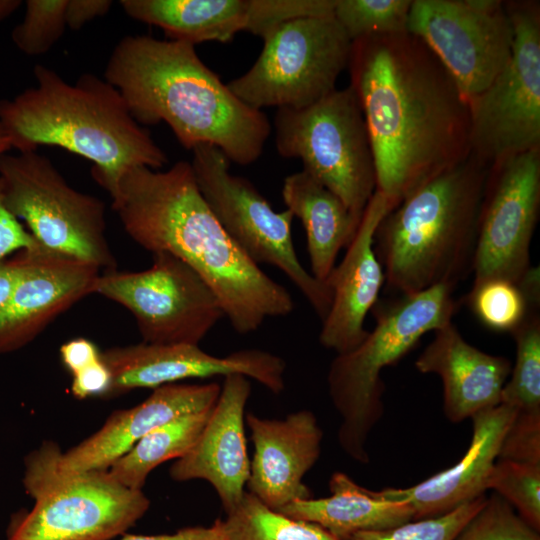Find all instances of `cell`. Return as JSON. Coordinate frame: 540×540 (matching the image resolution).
<instances>
[{"label": "cell", "mask_w": 540, "mask_h": 540, "mask_svg": "<svg viewBox=\"0 0 540 540\" xmlns=\"http://www.w3.org/2000/svg\"><path fill=\"white\" fill-rule=\"evenodd\" d=\"M347 68L372 145L376 190L394 207L470 156L468 102L420 38L356 39Z\"/></svg>", "instance_id": "6da1fadb"}, {"label": "cell", "mask_w": 540, "mask_h": 540, "mask_svg": "<svg viewBox=\"0 0 540 540\" xmlns=\"http://www.w3.org/2000/svg\"><path fill=\"white\" fill-rule=\"evenodd\" d=\"M125 232L150 251L169 253L209 285L239 334L294 310L288 290L232 240L200 193L190 162L166 171L132 167L110 193Z\"/></svg>", "instance_id": "7a4b0ae2"}, {"label": "cell", "mask_w": 540, "mask_h": 540, "mask_svg": "<svg viewBox=\"0 0 540 540\" xmlns=\"http://www.w3.org/2000/svg\"><path fill=\"white\" fill-rule=\"evenodd\" d=\"M104 79L124 98L140 125L165 122L188 150L219 148L246 166L262 154L271 132L262 112L237 98L183 41L128 35L114 47Z\"/></svg>", "instance_id": "3957f363"}, {"label": "cell", "mask_w": 540, "mask_h": 540, "mask_svg": "<svg viewBox=\"0 0 540 540\" xmlns=\"http://www.w3.org/2000/svg\"><path fill=\"white\" fill-rule=\"evenodd\" d=\"M36 86L0 100V124L18 152L56 146L92 162L91 174L109 194L132 167L168 163L149 131L132 116L121 93L105 79L82 74L74 83L36 65Z\"/></svg>", "instance_id": "277c9868"}, {"label": "cell", "mask_w": 540, "mask_h": 540, "mask_svg": "<svg viewBox=\"0 0 540 540\" xmlns=\"http://www.w3.org/2000/svg\"><path fill=\"white\" fill-rule=\"evenodd\" d=\"M489 166L470 156L405 196L378 225L374 250L387 289L456 287L472 272Z\"/></svg>", "instance_id": "5b68a950"}, {"label": "cell", "mask_w": 540, "mask_h": 540, "mask_svg": "<svg viewBox=\"0 0 540 540\" xmlns=\"http://www.w3.org/2000/svg\"><path fill=\"white\" fill-rule=\"evenodd\" d=\"M454 289L450 285H436L377 302L372 309L373 330L354 349L336 354L332 360L327 385L341 418L338 443L355 461L369 463L367 440L384 413L381 371L398 362L425 334L452 322L458 307Z\"/></svg>", "instance_id": "8992f818"}, {"label": "cell", "mask_w": 540, "mask_h": 540, "mask_svg": "<svg viewBox=\"0 0 540 540\" xmlns=\"http://www.w3.org/2000/svg\"><path fill=\"white\" fill-rule=\"evenodd\" d=\"M61 453L44 440L25 456L23 486L34 505L11 520L6 540H112L148 511L142 490L125 487L108 470H65Z\"/></svg>", "instance_id": "52a82bcc"}, {"label": "cell", "mask_w": 540, "mask_h": 540, "mask_svg": "<svg viewBox=\"0 0 540 540\" xmlns=\"http://www.w3.org/2000/svg\"><path fill=\"white\" fill-rule=\"evenodd\" d=\"M274 130L277 152L300 159L303 170L339 197L360 222L377 181L369 133L353 88L335 89L301 109L278 108Z\"/></svg>", "instance_id": "ba28073f"}, {"label": "cell", "mask_w": 540, "mask_h": 540, "mask_svg": "<svg viewBox=\"0 0 540 540\" xmlns=\"http://www.w3.org/2000/svg\"><path fill=\"white\" fill-rule=\"evenodd\" d=\"M7 209L43 246L110 271L116 259L106 237L105 204L71 187L37 151L0 155Z\"/></svg>", "instance_id": "9c48e42d"}, {"label": "cell", "mask_w": 540, "mask_h": 540, "mask_svg": "<svg viewBox=\"0 0 540 540\" xmlns=\"http://www.w3.org/2000/svg\"><path fill=\"white\" fill-rule=\"evenodd\" d=\"M192 152L198 189L227 234L257 265L281 270L323 320L332 291L301 264L292 239L293 214L276 212L247 179L231 174L230 160L216 146L201 144Z\"/></svg>", "instance_id": "30bf717a"}, {"label": "cell", "mask_w": 540, "mask_h": 540, "mask_svg": "<svg viewBox=\"0 0 540 540\" xmlns=\"http://www.w3.org/2000/svg\"><path fill=\"white\" fill-rule=\"evenodd\" d=\"M252 67L227 86L242 102L301 109L333 90L348 67L352 41L334 15L286 22L263 38Z\"/></svg>", "instance_id": "8fae6325"}, {"label": "cell", "mask_w": 540, "mask_h": 540, "mask_svg": "<svg viewBox=\"0 0 540 540\" xmlns=\"http://www.w3.org/2000/svg\"><path fill=\"white\" fill-rule=\"evenodd\" d=\"M514 42L505 68L469 99L471 155L487 166L540 150V5L505 1Z\"/></svg>", "instance_id": "7c38bea8"}, {"label": "cell", "mask_w": 540, "mask_h": 540, "mask_svg": "<svg viewBox=\"0 0 540 540\" xmlns=\"http://www.w3.org/2000/svg\"><path fill=\"white\" fill-rule=\"evenodd\" d=\"M152 255V265L145 270L100 274L94 294L125 307L143 342L199 345L225 317L218 298L181 259L166 252Z\"/></svg>", "instance_id": "4fadbf2b"}, {"label": "cell", "mask_w": 540, "mask_h": 540, "mask_svg": "<svg viewBox=\"0 0 540 540\" xmlns=\"http://www.w3.org/2000/svg\"><path fill=\"white\" fill-rule=\"evenodd\" d=\"M407 32L437 56L468 101L511 59L514 32L505 1L412 0Z\"/></svg>", "instance_id": "5bb4252c"}, {"label": "cell", "mask_w": 540, "mask_h": 540, "mask_svg": "<svg viewBox=\"0 0 540 540\" xmlns=\"http://www.w3.org/2000/svg\"><path fill=\"white\" fill-rule=\"evenodd\" d=\"M540 212V150L489 167L481 204L473 284L491 278L519 283L530 269Z\"/></svg>", "instance_id": "9a60e30c"}, {"label": "cell", "mask_w": 540, "mask_h": 540, "mask_svg": "<svg viewBox=\"0 0 540 540\" xmlns=\"http://www.w3.org/2000/svg\"><path fill=\"white\" fill-rule=\"evenodd\" d=\"M111 374L109 399L137 388L155 389L192 378L241 374L274 394L285 388L286 362L261 349H242L226 356L211 355L199 345L141 342L101 351Z\"/></svg>", "instance_id": "2e32d148"}, {"label": "cell", "mask_w": 540, "mask_h": 540, "mask_svg": "<svg viewBox=\"0 0 540 540\" xmlns=\"http://www.w3.org/2000/svg\"><path fill=\"white\" fill-rule=\"evenodd\" d=\"M18 278L0 309V355L31 343L55 318L94 294L100 268L41 244L16 252Z\"/></svg>", "instance_id": "e0dca14e"}, {"label": "cell", "mask_w": 540, "mask_h": 540, "mask_svg": "<svg viewBox=\"0 0 540 540\" xmlns=\"http://www.w3.org/2000/svg\"><path fill=\"white\" fill-rule=\"evenodd\" d=\"M251 393L249 378L224 377L219 397L192 448L169 469L174 481H207L228 512L245 494L250 460L245 437V408Z\"/></svg>", "instance_id": "ac0fdd59"}, {"label": "cell", "mask_w": 540, "mask_h": 540, "mask_svg": "<svg viewBox=\"0 0 540 540\" xmlns=\"http://www.w3.org/2000/svg\"><path fill=\"white\" fill-rule=\"evenodd\" d=\"M245 423L254 446L249 492L276 511L312 498L303 479L321 454L323 431L315 414L299 410L283 419H267L248 413Z\"/></svg>", "instance_id": "d6986e66"}, {"label": "cell", "mask_w": 540, "mask_h": 540, "mask_svg": "<svg viewBox=\"0 0 540 540\" xmlns=\"http://www.w3.org/2000/svg\"><path fill=\"white\" fill-rule=\"evenodd\" d=\"M393 208L386 196L378 190L374 192L343 260L326 279L332 302L322 320L319 342L336 354L351 351L369 332L364 328L365 318L385 285V275L374 250V235Z\"/></svg>", "instance_id": "ffe728a7"}, {"label": "cell", "mask_w": 540, "mask_h": 540, "mask_svg": "<svg viewBox=\"0 0 540 540\" xmlns=\"http://www.w3.org/2000/svg\"><path fill=\"white\" fill-rule=\"evenodd\" d=\"M220 391L221 385L216 382L157 387L140 404L114 411L99 430L62 452L59 464L69 471L108 470L154 428L183 415L212 409Z\"/></svg>", "instance_id": "44dd1931"}, {"label": "cell", "mask_w": 540, "mask_h": 540, "mask_svg": "<svg viewBox=\"0 0 540 540\" xmlns=\"http://www.w3.org/2000/svg\"><path fill=\"white\" fill-rule=\"evenodd\" d=\"M517 410L505 404L483 410L472 419V437L464 456L450 468L407 488H386L388 500L405 501L414 520L437 517L485 495L503 437Z\"/></svg>", "instance_id": "7402d4cb"}, {"label": "cell", "mask_w": 540, "mask_h": 540, "mask_svg": "<svg viewBox=\"0 0 540 540\" xmlns=\"http://www.w3.org/2000/svg\"><path fill=\"white\" fill-rule=\"evenodd\" d=\"M415 367L421 373L440 377L444 413L452 423L500 404L512 368L507 358L469 344L452 322L434 331L433 340L419 355Z\"/></svg>", "instance_id": "603a6c76"}, {"label": "cell", "mask_w": 540, "mask_h": 540, "mask_svg": "<svg viewBox=\"0 0 540 540\" xmlns=\"http://www.w3.org/2000/svg\"><path fill=\"white\" fill-rule=\"evenodd\" d=\"M331 495L296 500L279 510L284 515L314 523L338 540L364 531L386 530L414 520L405 501L388 500L368 490L347 474L335 472L329 481Z\"/></svg>", "instance_id": "cb8c5ba5"}, {"label": "cell", "mask_w": 540, "mask_h": 540, "mask_svg": "<svg viewBox=\"0 0 540 540\" xmlns=\"http://www.w3.org/2000/svg\"><path fill=\"white\" fill-rule=\"evenodd\" d=\"M282 198L305 229L311 274L326 282L340 250L350 244L360 222L339 197L303 169L284 179Z\"/></svg>", "instance_id": "d4e9b609"}, {"label": "cell", "mask_w": 540, "mask_h": 540, "mask_svg": "<svg viewBox=\"0 0 540 540\" xmlns=\"http://www.w3.org/2000/svg\"><path fill=\"white\" fill-rule=\"evenodd\" d=\"M131 18L163 30L170 40L192 45L230 42L245 31L249 0H122Z\"/></svg>", "instance_id": "484cf974"}, {"label": "cell", "mask_w": 540, "mask_h": 540, "mask_svg": "<svg viewBox=\"0 0 540 540\" xmlns=\"http://www.w3.org/2000/svg\"><path fill=\"white\" fill-rule=\"evenodd\" d=\"M211 410L183 415L154 428L117 459L108 472L125 487L142 490L153 469L181 458L192 448Z\"/></svg>", "instance_id": "4316f807"}, {"label": "cell", "mask_w": 540, "mask_h": 540, "mask_svg": "<svg viewBox=\"0 0 540 540\" xmlns=\"http://www.w3.org/2000/svg\"><path fill=\"white\" fill-rule=\"evenodd\" d=\"M224 540H338L322 527L290 518L250 492L221 520Z\"/></svg>", "instance_id": "83f0119b"}, {"label": "cell", "mask_w": 540, "mask_h": 540, "mask_svg": "<svg viewBox=\"0 0 540 540\" xmlns=\"http://www.w3.org/2000/svg\"><path fill=\"white\" fill-rule=\"evenodd\" d=\"M516 344L511 378L502 389L500 403L517 411H540V314L532 309L510 332Z\"/></svg>", "instance_id": "f1b7e54d"}, {"label": "cell", "mask_w": 540, "mask_h": 540, "mask_svg": "<svg viewBox=\"0 0 540 540\" xmlns=\"http://www.w3.org/2000/svg\"><path fill=\"white\" fill-rule=\"evenodd\" d=\"M468 304L477 318L488 328L512 332L534 308L518 283L491 278L473 284L467 296Z\"/></svg>", "instance_id": "f546056e"}, {"label": "cell", "mask_w": 540, "mask_h": 540, "mask_svg": "<svg viewBox=\"0 0 540 540\" xmlns=\"http://www.w3.org/2000/svg\"><path fill=\"white\" fill-rule=\"evenodd\" d=\"M412 0H336L334 17L351 41L407 32Z\"/></svg>", "instance_id": "4dcf8cb0"}, {"label": "cell", "mask_w": 540, "mask_h": 540, "mask_svg": "<svg viewBox=\"0 0 540 540\" xmlns=\"http://www.w3.org/2000/svg\"><path fill=\"white\" fill-rule=\"evenodd\" d=\"M486 489L494 490L529 526L540 532V464L497 460L487 478Z\"/></svg>", "instance_id": "1f68e13d"}, {"label": "cell", "mask_w": 540, "mask_h": 540, "mask_svg": "<svg viewBox=\"0 0 540 540\" xmlns=\"http://www.w3.org/2000/svg\"><path fill=\"white\" fill-rule=\"evenodd\" d=\"M68 0H28L22 21L11 33L15 46L29 56L48 52L67 28Z\"/></svg>", "instance_id": "d6a6232c"}, {"label": "cell", "mask_w": 540, "mask_h": 540, "mask_svg": "<svg viewBox=\"0 0 540 540\" xmlns=\"http://www.w3.org/2000/svg\"><path fill=\"white\" fill-rule=\"evenodd\" d=\"M486 500L487 496L482 495L437 517L411 520L386 530L358 532L343 540H454Z\"/></svg>", "instance_id": "836d02e7"}, {"label": "cell", "mask_w": 540, "mask_h": 540, "mask_svg": "<svg viewBox=\"0 0 540 540\" xmlns=\"http://www.w3.org/2000/svg\"><path fill=\"white\" fill-rule=\"evenodd\" d=\"M454 540H540L514 508L494 493L466 523Z\"/></svg>", "instance_id": "e575fe53"}, {"label": "cell", "mask_w": 540, "mask_h": 540, "mask_svg": "<svg viewBox=\"0 0 540 540\" xmlns=\"http://www.w3.org/2000/svg\"><path fill=\"white\" fill-rule=\"evenodd\" d=\"M336 0H249L245 31L265 38L291 20L334 15Z\"/></svg>", "instance_id": "d590c367"}, {"label": "cell", "mask_w": 540, "mask_h": 540, "mask_svg": "<svg viewBox=\"0 0 540 540\" xmlns=\"http://www.w3.org/2000/svg\"><path fill=\"white\" fill-rule=\"evenodd\" d=\"M497 460L540 464V411H517L500 446Z\"/></svg>", "instance_id": "8d00e7d4"}, {"label": "cell", "mask_w": 540, "mask_h": 540, "mask_svg": "<svg viewBox=\"0 0 540 540\" xmlns=\"http://www.w3.org/2000/svg\"><path fill=\"white\" fill-rule=\"evenodd\" d=\"M40 244L6 207L0 180V260Z\"/></svg>", "instance_id": "74e56055"}, {"label": "cell", "mask_w": 540, "mask_h": 540, "mask_svg": "<svg viewBox=\"0 0 540 540\" xmlns=\"http://www.w3.org/2000/svg\"><path fill=\"white\" fill-rule=\"evenodd\" d=\"M110 385L111 374L102 357L72 374L71 391L78 399L92 396L104 398Z\"/></svg>", "instance_id": "f35d334b"}, {"label": "cell", "mask_w": 540, "mask_h": 540, "mask_svg": "<svg viewBox=\"0 0 540 540\" xmlns=\"http://www.w3.org/2000/svg\"><path fill=\"white\" fill-rule=\"evenodd\" d=\"M63 365L72 374L101 358V351L86 338H75L60 347Z\"/></svg>", "instance_id": "ab89813d"}, {"label": "cell", "mask_w": 540, "mask_h": 540, "mask_svg": "<svg viewBox=\"0 0 540 540\" xmlns=\"http://www.w3.org/2000/svg\"><path fill=\"white\" fill-rule=\"evenodd\" d=\"M110 0H68L66 22L71 30H79L93 19L109 12Z\"/></svg>", "instance_id": "60d3db41"}, {"label": "cell", "mask_w": 540, "mask_h": 540, "mask_svg": "<svg viewBox=\"0 0 540 540\" xmlns=\"http://www.w3.org/2000/svg\"><path fill=\"white\" fill-rule=\"evenodd\" d=\"M121 540H224L221 519L211 526L186 527L171 534L132 535L126 534Z\"/></svg>", "instance_id": "b9f144b4"}, {"label": "cell", "mask_w": 540, "mask_h": 540, "mask_svg": "<svg viewBox=\"0 0 540 540\" xmlns=\"http://www.w3.org/2000/svg\"><path fill=\"white\" fill-rule=\"evenodd\" d=\"M18 278V265L14 256L0 260V309L9 300Z\"/></svg>", "instance_id": "7bdbcfd3"}, {"label": "cell", "mask_w": 540, "mask_h": 540, "mask_svg": "<svg viewBox=\"0 0 540 540\" xmlns=\"http://www.w3.org/2000/svg\"><path fill=\"white\" fill-rule=\"evenodd\" d=\"M21 3L19 0H0V22L13 14Z\"/></svg>", "instance_id": "ee69618b"}, {"label": "cell", "mask_w": 540, "mask_h": 540, "mask_svg": "<svg viewBox=\"0 0 540 540\" xmlns=\"http://www.w3.org/2000/svg\"><path fill=\"white\" fill-rule=\"evenodd\" d=\"M12 149V142L5 128L0 124V155Z\"/></svg>", "instance_id": "f6af8a7d"}]
</instances>
